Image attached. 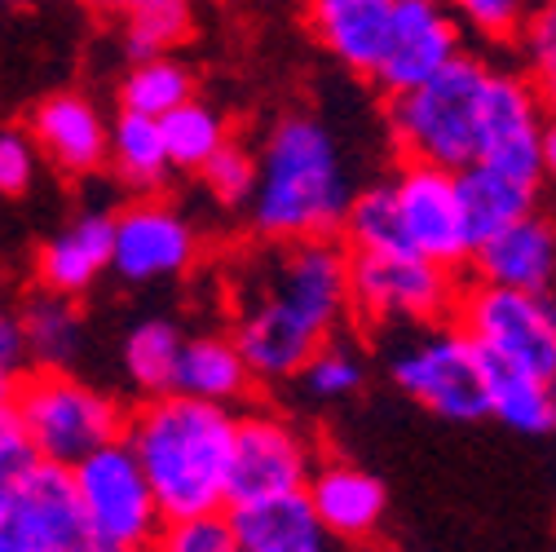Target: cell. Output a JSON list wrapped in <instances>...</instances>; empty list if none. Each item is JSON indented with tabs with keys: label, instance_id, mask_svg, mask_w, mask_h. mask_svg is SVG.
Segmentation results:
<instances>
[{
	"label": "cell",
	"instance_id": "cell-1",
	"mask_svg": "<svg viewBox=\"0 0 556 552\" xmlns=\"http://www.w3.org/2000/svg\"><path fill=\"white\" fill-rule=\"evenodd\" d=\"M354 310L350 248L327 239H265L235 269V340L256 385H288L336 340Z\"/></svg>",
	"mask_w": 556,
	"mask_h": 552
},
{
	"label": "cell",
	"instance_id": "cell-2",
	"mask_svg": "<svg viewBox=\"0 0 556 552\" xmlns=\"http://www.w3.org/2000/svg\"><path fill=\"white\" fill-rule=\"evenodd\" d=\"M354 199L350 160L323 115L292 111L274 120L256 151V195L248 203V222L261 239L340 235Z\"/></svg>",
	"mask_w": 556,
	"mask_h": 552
},
{
	"label": "cell",
	"instance_id": "cell-3",
	"mask_svg": "<svg viewBox=\"0 0 556 552\" xmlns=\"http://www.w3.org/2000/svg\"><path fill=\"white\" fill-rule=\"evenodd\" d=\"M239 416L190 393H155L128 416L124 442L142 460L168 522L230 513V455Z\"/></svg>",
	"mask_w": 556,
	"mask_h": 552
},
{
	"label": "cell",
	"instance_id": "cell-4",
	"mask_svg": "<svg viewBox=\"0 0 556 552\" xmlns=\"http://www.w3.org/2000/svg\"><path fill=\"white\" fill-rule=\"evenodd\" d=\"M491 66L472 53H459L438 76L389 98V133L406 160L468 168L481 160V124Z\"/></svg>",
	"mask_w": 556,
	"mask_h": 552
},
{
	"label": "cell",
	"instance_id": "cell-5",
	"mask_svg": "<svg viewBox=\"0 0 556 552\" xmlns=\"http://www.w3.org/2000/svg\"><path fill=\"white\" fill-rule=\"evenodd\" d=\"M10 416L40 460L66 468H76L85 455L102 451L106 442H119L128 429L119 398L80 380L72 367L23 372L14 385Z\"/></svg>",
	"mask_w": 556,
	"mask_h": 552
},
{
	"label": "cell",
	"instance_id": "cell-6",
	"mask_svg": "<svg viewBox=\"0 0 556 552\" xmlns=\"http://www.w3.org/2000/svg\"><path fill=\"white\" fill-rule=\"evenodd\" d=\"M393 385L442 421H485L491 416V359L455 323L410 327V336L389 354Z\"/></svg>",
	"mask_w": 556,
	"mask_h": 552
},
{
	"label": "cell",
	"instance_id": "cell-7",
	"mask_svg": "<svg viewBox=\"0 0 556 552\" xmlns=\"http://www.w3.org/2000/svg\"><path fill=\"white\" fill-rule=\"evenodd\" d=\"M350 292H354V314L397 331L442 323L459 305L455 269L429 261L415 248L350 252Z\"/></svg>",
	"mask_w": 556,
	"mask_h": 552
},
{
	"label": "cell",
	"instance_id": "cell-8",
	"mask_svg": "<svg viewBox=\"0 0 556 552\" xmlns=\"http://www.w3.org/2000/svg\"><path fill=\"white\" fill-rule=\"evenodd\" d=\"M72 473H76V491H80L93 543L102 548H151L155 543L168 517L160 509V495L151 487L142 460L132 455L124 438L85 455Z\"/></svg>",
	"mask_w": 556,
	"mask_h": 552
},
{
	"label": "cell",
	"instance_id": "cell-9",
	"mask_svg": "<svg viewBox=\"0 0 556 552\" xmlns=\"http://www.w3.org/2000/svg\"><path fill=\"white\" fill-rule=\"evenodd\" d=\"M459 327L491 359L556 380V292L481 284L459 297Z\"/></svg>",
	"mask_w": 556,
	"mask_h": 552
},
{
	"label": "cell",
	"instance_id": "cell-10",
	"mask_svg": "<svg viewBox=\"0 0 556 552\" xmlns=\"http://www.w3.org/2000/svg\"><path fill=\"white\" fill-rule=\"evenodd\" d=\"M393 203H397V230L402 243L425 252L429 261L459 269L464 261H472L477 239H472V222L459 195V173L455 168H438V164H420L406 160L393 177Z\"/></svg>",
	"mask_w": 556,
	"mask_h": 552
},
{
	"label": "cell",
	"instance_id": "cell-11",
	"mask_svg": "<svg viewBox=\"0 0 556 552\" xmlns=\"http://www.w3.org/2000/svg\"><path fill=\"white\" fill-rule=\"evenodd\" d=\"M199 252H203L199 226L168 199L137 195L128 209L115 213L111 274L119 284H132V288L173 284L199 265Z\"/></svg>",
	"mask_w": 556,
	"mask_h": 552
},
{
	"label": "cell",
	"instance_id": "cell-12",
	"mask_svg": "<svg viewBox=\"0 0 556 552\" xmlns=\"http://www.w3.org/2000/svg\"><path fill=\"white\" fill-rule=\"evenodd\" d=\"M314 447L309 438L278 411H248L235 429L230 455V509L256 504L274 495H296L314 477Z\"/></svg>",
	"mask_w": 556,
	"mask_h": 552
},
{
	"label": "cell",
	"instance_id": "cell-13",
	"mask_svg": "<svg viewBox=\"0 0 556 552\" xmlns=\"http://www.w3.org/2000/svg\"><path fill=\"white\" fill-rule=\"evenodd\" d=\"M459 53H464V23L451 0H397L393 36L371 85L389 98L406 93L415 85H425L429 76H438Z\"/></svg>",
	"mask_w": 556,
	"mask_h": 552
},
{
	"label": "cell",
	"instance_id": "cell-14",
	"mask_svg": "<svg viewBox=\"0 0 556 552\" xmlns=\"http://www.w3.org/2000/svg\"><path fill=\"white\" fill-rule=\"evenodd\" d=\"M543 89L517 72H491V89H485V124H481V160L500 164L517 177L543 181Z\"/></svg>",
	"mask_w": 556,
	"mask_h": 552
},
{
	"label": "cell",
	"instance_id": "cell-15",
	"mask_svg": "<svg viewBox=\"0 0 556 552\" xmlns=\"http://www.w3.org/2000/svg\"><path fill=\"white\" fill-rule=\"evenodd\" d=\"M27 128L36 137V147L45 164H53L66 181H85L111 168V120L102 106L76 89L49 93L31 106Z\"/></svg>",
	"mask_w": 556,
	"mask_h": 552
},
{
	"label": "cell",
	"instance_id": "cell-16",
	"mask_svg": "<svg viewBox=\"0 0 556 552\" xmlns=\"http://www.w3.org/2000/svg\"><path fill=\"white\" fill-rule=\"evenodd\" d=\"M393 10L397 0H305V23L344 72L371 80L393 36Z\"/></svg>",
	"mask_w": 556,
	"mask_h": 552
},
{
	"label": "cell",
	"instance_id": "cell-17",
	"mask_svg": "<svg viewBox=\"0 0 556 552\" xmlns=\"http://www.w3.org/2000/svg\"><path fill=\"white\" fill-rule=\"evenodd\" d=\"M111 261H115V213L85 209L45 239V248L36 252V279L40 288L85 297L111 274Z\"/></svg>",
	"mask_w": 556,
	"mask_h": 552
},
{
	"label": "cell",
	"instance_id": "cell-18",
	"mask_svg": "<svg viewBox=\"0 0 556 552\" xmlns=\"http://www.w3.org/2000/svg\"><path fill=\"white\" fill-rule=\"evenodd\" d=\"M472 265L481 284L521 288V292H556V222L543 217L539 209L526 213L521 222L481 239L472 252Z\"/></svg>",
	"mask_w": 556,
	"mask_h": 552
},
{
	"label": "cell",
	"instance_id": "cell-19",
	"mask_svg": "<svg viewBox=\"0 0 556 552\" xmlns=\"http://www.w3.org/2000/svg\"><path fill=\"white\" fill-rule=\"evenodd\" d=\"M10 517H18L31 535H40L53 552H89L93 548V530H89V517H85V504L76 491V473L66 464L36 460L31 473L23 477Z\"/></svg>",
	"mask_w": 556,
	"mask_h": 552
},
{
	"label": "cell",
	"instance_id": "cell-20",
	"mask_svg": "<svg viewBox=\"0 0 556 552\" xmlns=\"http://www.w3.org/2000/svg\"><path fill=\"white\" fill-rule=\"evenodd\" d=\"M305 495L340 543H363L384 526V509H389L384 481L358 464H340V460L318 464Z\"/></svg>",
	"mask_w": 556,
	"mask_h": 552
},
{
	"label": "cell",
	"instance_id": "cell-21",
	"mask_svg": "<svg viewBox=\"0 0 556 552\" xmlns=\"http://www.w3.org/2000/svg\"><path fill=\"white\" fill-rule=\"evenodd\" d=\"M230 522L239 530L243 552H340V539L327 530L305 491L235 504Z\"/></svg>",
	"mask_w": 556,
	"mask_h": 552
},
{
	"label": "cell",
	"instance_id": "cell-22",
	"mask_svg": "<svg viewBox=\"0 0 556 552\" xmlns=\"http://www.w3.org/2000/svg\"><path fill=\"white\" fill-rule=\"evenodd\" d=\"M252 385H256V376H252V363L243 354V344L235 340V331H194V336H186L177 380H173L177 393L235 406L252 393Z\"/></svg>",
	"mask_w": 556,
	"mask_h": 552
},
{
	"label": "cell",
	"instance_id": "cell-23",
	"mask_svg": "<svg viewBox=\"0 0 556 552\" xmlns=\"http://www.w3.org/2000/svg\"><path fill=\"white\" fill-rule=\"evenodd\" d=\"M539 190H543V181L517 177V173H508L500 164H485V160L459 168V195H464V209H468V222H472V239L481 243L495 230L534 213Z\"/></svg>",
	"mask_w": 556,
	"mask_h": 552
},
{
	"label": "cell",
	"instance_id": "cell-24",
	"mask_svg": "<svg viewBox=\"0 0 556 552\" xmlns=\"http://www.w3.org/2000/svg\"><path fill=\"white\" fill-rule=\"evenodd\" d=\"M111 173L124 190L132 195H160L164 181L177 173L168 142H164V124L142 111H124L111 120Z\"/></svg>",
	"mask_w": 556,
	"mask_h": 552
},
{
	"label": "cell",
	"instance_id": "cell-25",
	"mask_svg": "<svg viewBox=\"0 0 556 552\" xmlns=\"http://www.w3.org/2000/svg\"><path fill=\"white\" fill-rule=\"evenodd\" d=\"M80 297H66L53 288H36L23 310V344H27V363L31 367H72L85 350V314L76 305Z\"/></svg>",
	"mask_w": 556,
	"mask_h": 552
},
{
	"label": "cell",
	"instance_id": "cell-26",
	"mask_svg": "<svg viewBox=\"0 0 556 552\" xmlns=\"http://www.w3.org/2000/svg\"><path fill=\"white\" fill-rule=\"evenodd\" d=\"M93 5L119 23L128 62L173 53L194 27V0H93Z\"/></svg>",
	"mask_w": 556,
	"mask_h": 552
},
{
	"label": "cell",
	"instance_id": "cell-27",
	"mask_svg": "<svg viewBox=\"0 0 556 552\" xmlns=\"http://www.w3.org/2000/svg\"><path fill=\"white\" fill-rule=\"evenodd\" d=\"M491 416L526 438L556 434V380L491 359Z\"/></svg>",
	"mask_w": 556,
	"mask_h": 552
},
{
	"label": "cell",
	"instance_id": "cell-28",
	"mask_svg": "<svg viewBox=\"0 0 556 552\" xmlns=\"http://www.w3.org/2000/svg\"><path fill=\"white\" fill-rule=\"evenodd\" d=\"M181 344H186V331H181L173 318H137V323L124 331V344H119L124 380H128L137 393H142V398L168 393L173 380H177Z\"/></svg>",
	"mask_w": 556,
	"mask_h": 552
},
{
	"label": "cell",
	"instance_id": "cell-29",
	"mask_svg": "<svg viewBox=\"0 0 556 552\" xmlns=\"http://www.w3.org/2000/svg\"><path fill=\"white\" fill-rule=\"evenodd\" d=\"M190 98H194V72L173 53L128 62V72L119 80V106L155 115V120H164L168 111H177Z\"/></svg>",
	"mask_w": 556,
	"mask_h": 552
},
{
	"label": "cell",
	"instance_id": "cell-30",
	"mask_svg": "<svg viewBox=\"0 0 556 552\" xmlns=\"http://www.w3.org/2000/svg\"><path fill=\"white\" fill-rule=\"evenodd\" d=\"M160 124H164V142H168V155H173V168L177 173H199L226 142H235L226 115L217 106L199 102V98L181 102Z\"/></svg>",
	"mask_w": 556,
	"mask_h": 552
},
{
	"label": "cell",
	"instance_id": "cell-31",
	"mask_svg": "<svg viewBox=\"0 0 556 552\" xmlns=\"http://www.w3.org/2000/svg\"><path fill=\"white\" fill-rule=\"evenodd\" d=\"M367 385V363L358 350H350L344 340H327L323 350L296 372V389L318 402V406H331V402H344L354 398L358 389Z\"/></svg>",
	"mask_w": 556,
	"mask_h": 552
},
{
	"label": "cell",
	"instance_id": "cell-32",
	"mask_svg": "<svg viewBox=\"0 0 556 552\" xmlns=\"http://www.w3.org/2000/svg\"><path fill=\"white\" fill-rule=\"evenodd\" d=\"M199 181L207 199L226 213H248V203L256 195V155L243 142H226L213 160L199 168Z\"/></svg>",
	"mask_w": 556,
	"mask_h": 552
},
{
	"label": "cell",
	"instance_id": "cell-33",
	"mask_svg": "<svg viewBox=\"0 0 556 552\" xmlns=\"http://www.w3.org/2000/svg\"><path fill=\"white\" fill-rule=\"evenodd\" d=\"M147 552H243L230 513H203L164 522Z\"/></svg>",
	"mask_w": 556,
	"mask_h": 552
},
{
	"label": "cell",
	"instance_id": "cell-34",
	"mask_svg": "<svg viewBox=\"0 0 556 552\" xmlns=\"http://www.w3.org/2000/svg\"><path fill=\"white\" fill-rule=\"evenodd\" d=\"M40 160L27 124H0V199H23L40 177Z\"/></svg>",
	"mask_w": 556,
	"mask_h": 552
},
{
	"label": "cell",
	"instance_id": "cell-35",
	"mask_svg": "<svg viewBox=\"0 0 556 552\" xmlns=\"http://www.w3.org/2000/svg\"><path fill=\"white\" fill-rule=\"evenodd\" d=\"M459 23L485 40H521L530 0H451Z\"/></svg>",
	"mask_w": 556,
	"mask_h": 552
},
{
	"label": "cell",
	"instance_id": "cell-36",
	"mask_svg": "<svg viewBox=\"0 0 556 552\" xmlns=\"http://www.w3.org/2000/svg\"><path fill=\"white\" fill-rule=\"evenodd\" d=\"M521 49H526L534 85L547 98H556V0H539L530 10L526 32H521Z\"/></svg>",
	"mask_w": 556,
	"mask_h": 552
},
{
	"label": "cell",
	"instance_id": "cell-37",
	"mask_svg": "<svg viewBox=\"0 0 556 552\" xmlns=\"http://www.w3.org/2000/svg\"><path fill=\"white\" fill-rule=\"evenodd\" d=\"M40 455L27 447V438L18 434V425L10 421L5 429H0V517H10L14 500H18V487H23V477L31 473Z\"/></svg>",
	"mask_w": 556,
	"mask_h": 552
},
{
	"label": "cell",
	"instance_id": "cell-38",
	"mask_svg": "<svg viewBox=\"0 0 556 552\" xmlns=\"http://www.w3.org/2000/svg\"><path fill=\"white\" fill-rule=\"evenodd\" d=\"M27 367V344H23V323L18 314H10L0 305V372L5 376H23Z\"/></svg>",
	"mask_w": 556,
	"mask_h": 552
},
{
	"label": "cell",
	"instance_id": "cell-39",
	"mask_svg": "<svg viewBox=\"0 0 556 552\" xmlns=\"http://www.w3.org/2000/svg\"><path fill=\"white\" fill-rule=\"evenodd\" d=\"M0 552H53L40 535H31L18 517H0Z\"/></svg>",
	"mask_w": 556,
	"mask_h": 552
},
{
	"label": "cell",
	"instance_id": "cell-40",
	"mask_svg": "<svg viewBox=\"0 0 556 552\" xmlns=\"http://www.w3.org/2000/svg\"><path fill=\"white\" fill-rule=\"evenodd\" d=\"M543 164H547V177L556 181V120H547V137H543Z\"/></svg>",
	"mask_w": 556,
	"mask_h": 552
},
{
	"label": "cell",
	"instance_id": "cell-41",
	"mask_svg": "<svg viewBox=\"0 0 556 552\" xmlns=\"http://www.w3.org/2000/svg\"><path fill=\"white\" fill-rule=\"evenodd\" d=\"M14 385H18V376H5V372H0V411H10V402H14Z\"/></svg>",
	"mask_w": 556,
	"mask_h": 552
},
{
	"label": "cell",
	"instance_id": "cell-42",
	"mask_svg": "<svg viewBox=\"0 0 556 552\" xmlns=\"http://www.w3.org/2000/svg\"><path fill=\"white\" fill-rule=\"evenodd\" d=\"M89 552H147V548H102V543H93Z\"/></svg>",
	"mask_w": 556,
	"mask_h": 552
},
{
	"label": "cell",
	"instance_id": "cell-43",
	"mask_svg": "<svg viewBox=\"0 0 556 552\" xmlns=\"http://www.w3.org/2000/svg\"><path fill=\"white\" fill-rule=\"evenodd\" d=\"M10 421H14V416H10V411H0V429H5V425H10Z\"/></svg>",
	"mask_w": 556,
	"mask_h": 552
}]
</instances>
